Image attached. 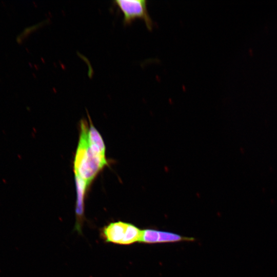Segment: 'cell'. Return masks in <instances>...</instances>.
<instances>
[{
	"label": "cell",
	"instance_id": "6da1fadb",
	"mask_svg": "<svg viewBox=\"0 0 277 277\" xmlns=\"http://www.w3.org/2000/svg\"><path fill=\"white\" fill-rule=\"evenodd\" d=\"M88 126L85 120L81 122V132L74 161L75 176L84 181L87 185L107 164L105 157L94 152L87 139Z\"/></svg>",
	"mask_w": 277,
	"mask_h": 277
},
{
	"label": "cell",
	"instance_id": "7a4b0ae2",
	"mask_svg": "<svg viewBox=\"0 0 277 277\" xmlns=\"http://www.w3.org/2000/svg\"><path fill=\"white\" fill-rule=\"evenodd\" d=\"M114 3L123 14L124 24H130L135 19L140 18L148 30L153 29L154 23L148 13L146 0H116Z\"/></svg>",
	"mask_w": 277,
	"mask_h": 277
},
{
	"label": "cell",
	"instance_id": "3957f363",
	"mask_svg": "<svg viewBox=\"0 0 277 277\" xmlns=\"http://www.w3.org/2000/svg\"><path fill=\"white\" fill-rule=\"evenodd\" d=\"M193 238L182 236L171 232L160 231L152 229L142 230L140 243L155 244L162 243H174L182 241H192Z\"/></svg>",
	"mask_w": 277,
	"mask_h": 277
},
{
	"label": "cell",
	"instance_id": "277c9868",
	"mask_svg": "<svg viewBox=\"0 0 277 277\" xmlns=\"http://www.w3.org/2000/svg\"><path fill=\"white\" fill-rule=\"evenodd\" d=\"M129 223L122 221L111 222L101 230V236L106 242L124 245Z\"/></svg>",
	"mask_w": 277,
	"mask_h": 277
},
{
	"label": "cell",
	"instance_id": "5b68a950",
	"mask_svg": "<svg viewBox=\"0 0 277 277\" xmlns=\"http://www.w3.org/2000/svg\"><path fill=\"white\" fill-rule=\"evenodd\" d=\"M76 188V202L75 208L76 223L74 229L82 233L84 217V198L88 187L86 183L80 177L75 176Z\"/></svg>",
	"mask_w": 277,
	"mask_h": 277
},
{
	"label": "cell",
	"instance_id": "8992f818",
	"mask_svg": "<svg viewBox=\"0 0 277 277\" xmlns=\"http://www.w3.org/2000/svg\"><path fill=\"white\" fill-rule=\"evenodd\" d=\"M87 139L89 144L97 154L105 157V145L103 140L90 120V126L87 130Z\"/></svg>",
	"mask_w": 277,
	"mask_h": 277
}]
</instances>
